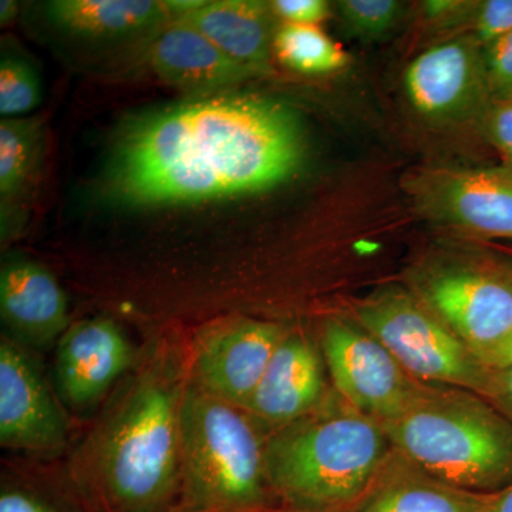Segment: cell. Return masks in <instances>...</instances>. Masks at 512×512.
Wrapping results in <instances>:
<instances>
[{
  "label": "cell",
  "mask_w": 512,
  "mask_h": 512,
  "mask_svg": "<svg viewBox=\"0 0 512 512\" xmlns=\"http://www.w3.org/2000/svg\"><path fill=\"white\" fill-rule=\"evenodd\" d=\"M188 379L178 356L157 350L117 390L70 470L94 510L175 512Z\"/></svg>",
  "instance_id": "obj_2"
},
{
  "label": "cell",
  "mask_w": 512,
  "mask_h": 512,
  "mask_svg": "<svg viewBox=\"0 0 512 512\" xmlns=\"http://www.w3.org/2000/svg\"><path fill=\"white\" fill-rule=\"evenodd\" d=\"M271 6L276 18L291 25L316 26L329 15V3L323 0H275Z\"/></svg>",
  "instance_id": "obj_28"
},
{
  "label": "cell",
  "mask_w": 512,
  "mask_h": 512,
  "mask_svg": "<svg viewBox=\"0 0 512 512\" xmlns=\"http://www.w3.org/2000/svg\"><path fill=\"white\" fill-rule=\"evenodd\" d=\"M305 157L302 121L284 101L212 94L127 121L104 190L128 207L201 204L285 183Z\"/></svg>",
  "instance_id": "obj_1"
},
{
  "label": "cell",
  "mask_w": 512,
  "mask_h": 512,
  "mask_svg": "<svg viewBox=\"0 0 512 512\" xmlns=\"http://www.w3.org/2000/svg\"><path fill=\"white\" fill-rule=\"evenodd\" d=\"M46 12L57 28L86 39L154 35L173 20L165 2L153 0H53Z\"/></svg>",
  "instance_id": "obj_19"
},
{
  "label": "cell",
  "mask_w": 512,
  "mask_h": 512,
  "mask_svg": "<svg viewBox=\"0 0 512 512\" xmlns=\"http://www.w3.org/2000/svg\"><path fill=\"white\" fill-rule=\"evenodd\" d=\"M42 101V84L35 67L19 57H3L0 62V116L25 117Z\"/></svg>",
  "instance_id": "obj_23"
},
{
  "label": "cell",
  "mask_w": 512,
  "mask_h": 512,
  "mask_svg": "<svg viewBox=\"0 0 512 512\" xmlns=\"http://www.w3.org/2000/svg\"><path fill=\"white\" fill-rule=\"evenodd\" d=\"M0 512H97L72 485L50 490L28 483H8L0 493Z\"/></svg>",
  "instance_id": "obj_22"
},
{
  "label": "cell",
  "mask_w": 512,
  "mask_h": 512,
  "mask_svg": "<svg viewBox=\"0 0 512 512\" xmlns=\"http://www.w3.org/2000/svg\"><path fill=\"white\" fill-rule=\"evenodd\" d=\"M490 500L427 476L392 448L365 494L343 512H487Z\"/></svg>",
  "instance_id": "obj_17"
},
{
  "label": "cell",
  "mask_w": 512,
  "mask_h": 512,
  "mask_svg": "<svg viewBox=\"0 0 512 512\" xmlns=\"http://www.w3.org/2000/svg\"><path fill=\"white\" fill-rule=\"evenodd\" d=\"M474 28L478 45L484 47L512 32V0H487L481 3Z\"/></svg>",
  "instance_id": "obj_26"
},
{
  "label": "cell",
  "mask_w": 512,
  "mask_h": 512,
  "mask_svg": "<svg viewBox=\"0 0 512 512\" xmlns=\"http://www.w3.org/2000/svg\"><path fill=\"white\" fill-rule=\"evenodd\" d=\"M56 384L60 397L76 409L99 402L133 366L134 349L111 319L73 323L57 342Z\"/></svg>",
  "instance_id": "obj_13"
},
{
  "label": "cell",
  "mask_w": 512,
  "mask_h": 512,
  "mask_svg": "<svg viewBox=\"0 0 512 512\" xmlns=\"http://www.w3.org/2000/svg\"><path fill=\"white\" fill-rule=\"evenodd\" d=\"M414 295L483 362L512 335V279L468 265L426 269Z\"/></svg>",
  "instance_id": "obj_8"
},
{
  "label": "cell",
  "mask_w": 512,
  "mask_h": 512,
  "mask_svg": "<svg viewBox=\"0 0 512 512\" xmlns=\"http://www.w3.org/2000/svg\"><path fill=\"white\" fill-rule=\"evenodd\" d=\"M281 508L265 466V440L245 410L188 379L181 412V484L175 512Z\"/></svg>",
  "instance_id": "obj_5"
},
{
  "label": "cell",
  "mask_w": 512,
  "mask_h": 512,
  "mask_svg": "<svg viewBox=\"0 0 512 512\" xmlns=\"http://www.w3.org/2000/svg\"><path fill=\"white\" fill-rule=\"evenodd\" d=\"M274 53L279 62L302 74H328L349 62L345 50L318 26L284 23L276 30Z\"/></svg>",
  "instance_id": "obj_20"
},
{
  "label": "cell",
  "mask_w": 512,
  "mask_h": 512,
  "mask_svg": "<svg viewBox=\"0 0 512 512\" xmlns=\"http://www.w3.org/2000/svg\"><path fill=\"white\" fill-rule=\"evenodd\" d=\"M485 400L512 423V366L491 370L490 387Z\"/></svg>",
  "instance_id": "obj_29"
},
{
  "label": "cell",
  "mask_w": 512,
  "mask_h": 512,
  "mask_svg": "<svg viewBox=\"0 0 512 512\" xmlns=\"http://www.w3.org/2000/svg\"><path fill=\"white\" fill-rule=\"evenodd\" d=\"M285 336L281 326L261 320L211 326L200 333L192 348L191 382L242 409Z\"/></svg>",
  "instance_id": "obj_10"
},
{
  "label": "cell",
  "mask_w": 512,
  "mask_h": 512,
  "mask_svg": "<svg viewBox=\"0 0 512 512\" xmlns=\"http://www.w3.org/2000/svg\"><path fill=\"white\" fill-rule=\"evenodd\" d=\"M487 131L491 143L512 171V99L497 100L487 114Z\"/></svg>",
  "instance_id": "obj_27"
},
{
  "label": "cell",
  "mask_w": 512,
  "mask_h": 512,
  "mask_svg": "<svg viewBox=\"0 0 512 512\" xmlns=\"http://www.w3.org/2000/svg\"><path fill=\"white\" fill-rule=\"evenodd\" d=\"M390 451L382 424L338 394L271 431L265 440L266 474L281 507L343 512L365 494Z\"/></svg>",
  "instance_id": "obj_3"
},
{
  "label": "cell",
  "mask_w": 512,
  "mask_h": 512,
  "mask_svg": "<svg viewBox=\"0 0 512 512\" xmlns=\"http://www.w3.org/2000/svg\"><path fill=\"white\" fill-rule=\"evenodd\" d=\"M485 73L497 100L512 99V32L484 47Z\"/></svg>",
  "instance_id": "obj_25"
},
{
  "label": "cell",
  "mask_w": 512,
  "mask_h": 512,
  "mask_svg": "<svg viewBox=\"0 0 512 512\" xmlns=\"http://www.w3.org/2000/svg\"><path fill=\"white\" fill-rule=\"evenodd\" d=\"M322 353L336 393L379 423L402 414L427 386L357 322L326 320Z\"/></svg>",
  "instance_id": "obj_7"
},
{
  "label": "cell",
  "mask_w": 512,
  "mask_h": 512,
  "mask_svg": "<svg viewBox=\"0 0 512 512\" xmlns=\"http://www.w3.org/2000/svg\"><path fill=\"white\" fill-rule=\"evenodd\" d=\"M42 121L15 117L0 121V195L13 197L28 184L39 160Z\"/></svg>",
  "instance_id": "obj_21"
},
{
  "label": "cell",
  "mask_w": 512,
  "mask_h": 512,
  "mask_svg": "<svg viewBox=\"0 0 512 512\" xmlns=\"http://www.w3.org/2000/svg\"><path fill=\"white\" fill-rule=\"evenodd\" d=\"M414 200L430 218L484 237L512 239V171L434 170L412 184Z\"/></svg>",
  "instance_id": "obj_11"
},
{
  "label": "cell",
  "mask_w": 512,
  "mask_h": 512,
  "mask_svg": "<svg viewBox=\"0 0 512 512\" xmlns=\"http://www.w3.org/2000/svg\"><path fill=\"white\" fill-rule=\"evenodd\" d=\"M0 316L8 338L28 349H47L70 328L69 303L45 266L8 259L0 271Z\"/></svg>",
  "instance_id": "obj_16"
},
{
  "label": "cell",
  "mask_w": 512,
  "mask_h": 512,
  "mask_svg": "<svg viewBox=\"0 0 512 512\" xmlns=\"http://www.w3.org/2000/svg\"><path fill=\"white\" fill-rule=\"evenodd\" d=\"M407 97L430 120H456L480 109L490 92L477 40L454 39L430 47L407 67Z\"/></svg>",
  "instance_id": "obj_12"
},
{
  "label": "cell",
  "mask_w": 512,
  "mask_h": 512,
  "mask_svg": "<svg viewBox=\"0 0 512 512\" xmlns=\"http://www.w3.org/2000/svg\"><path fill=\"white\" fill-rule=\"evenodd\" d=\"M67 417L30 349L0 342V444L26 453H53L67 441Z\"/></svg>",
  "instance_id": "obj_9"
},
{
  "label": "cell",
  "mask_w": 512,
  "mask_h": 512,
  "mask_svg": "<svg viewBox=\"0 0 512 512\" xmlns=\"http://www.w3.org/2000/svg\"><path fill=\"white\" fill-rule=\"evenodd\" d=\"M356 322L421 383L487 396L491 370L412 293H377L356 308Z\"/></svg>",
  "instance_id": "obj_6"
},
{
  "label": "cell",
  "mask_w": 512,
  "mask_h": 512,
  "mask_svg": "<svg viewBox=\"0 0 512 512\" xmlns=\"http://www.w3.org/2000/svg\"><path fill=\"white\" fill-rule=\"evenodd\" d=\"M19 3L15 0H2L0 2V25L2 28L12 25L18 18Z\"/></svg>",
  "instance_id": "obj_32"
},
{
  "label": "cell",
  "mask_w": 512,
  "mask_h": 512,
  "mask_svg": "<svg viewBox=\"0 0 512 512\" xmlns=\"http://www.w3.org/2000/svg\"><path fill=\"white\" fill-rule=\"evenodd\" d=\"M338 10L350 35L375 40L396 28L403 6L394 0H342Z\"/></svg>",
  "instance_id": "obj_24"
},
{
  "label": "cell",
  "mask_w": 512,
  "mask_h": 512,
  "mask_svg": "<svg viewBox=\"0 0 512 512\" xmlns=\"http://www.w3.org/2000/svg\"><path fill=\"white\" fill-rule=\"evenodd\" d=\"M487 512H512V483L500 493L491 495Z\"/></svg>",
  "instance_id": "obj_31"
},
{
  "label": "cell",
  "mask_w": 512,
  "mask_h": 512,
  "mask_svg": "<svg viewBox=\"0 0 512 512\" xmlns=\"http://www.w3.org/2000/svg\"><path fill=\"white\" fill-rule=\"evenodd\" d=\"M380 424L394 451L441 483L481 495L512 483V423L476 393L427 384Z\"/></svg>",
  "instance_id": "obj_4"
},
{
  "label": "cell",
  "mask_w": 512,
  "mask_h": 512,
  "mask_svg": "<svg viewBox=\"0 0 512 512\" xmlns=\"http://www.w3.org/2000/svg\"><path fill=\"white\" fill-rule=\"evenodd\" d=\"M146 62L160 82L195 97L227 93L229 87L261 76L232 60L181 19L171 20L154 33Z\"/></svg>",
  "instance_id": "obj_15"
},
{
  "label": "cell",
  "mask_w": 512,
  "mask_h": 512,
  "mask_svg": "<svg viewBox=\"0 0 512 512\" xmlns=\"http://www.w3.org/2000/svg\"><path fill=\"white\" fill-rule=\"evenodd\" d=\"M322 360L311 340L286 333L242 410L272 431L312 413L328 399Z\"/></svg>",
  "instance_id": "obj_14"
},
{
  "label": "cell",
  "mask_w": 512,
  "mask_h": 512,
  "mask_svg": "<svg viewBox=\"0 0 512 512\" xmlns=\"http://www.w3.org/2000/svg\"><path fill=\"white\" fill-rule=\"evenodd\" d=\"M269 512H309V511L293 510V508L281 507V508H276V510L269 511Z\"/></svg>",
  "instance_id": "obj_33"
},
{
  "label": "cell",
  "mask_w": 512,
  "mask_h": 512,
  "mask_svg": "<svg viewBox=\"0 0 512 512\" xmlns=\"http://www.w3.org/2000/svg\"><path fill=\"white\" fill-rule=\"evenodd\" d=\"M271 3L212 0L181 18L232 60L259 74L269 72L276 35Z\"/></svg>",
  "instance_id": "obj_18"
},
{
  "label": "cell",
  "mask_w": 512,
  "mask_h": 512,
  "mask_svg": "<svg viewBox=\"0 0 512 512\" xmlns=\"http://www.w3.org/2000/svg\"><path fill=\"white\" fill-rule=\"evenodd\" d=\"M484 366L490 370L512 366V335L505 340L503 345L498 346L490 356L485 357Z\"/></svg>",
  "instance_id": "obj_30"
}]
</instances>
